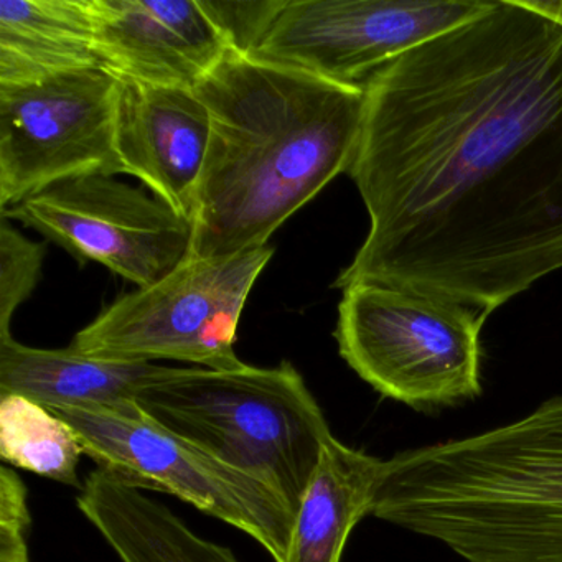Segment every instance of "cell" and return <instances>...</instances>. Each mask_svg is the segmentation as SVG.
I'll list each match as a JSON object with an SVG mask.
<instances>
[{"label":"cell","instance_id":"1","mask_svg":"<svg viewBox=\"0 0 562 562\" xmlns=\"http://www.w3.org/2000/svg\"><path fill=\"white\" fill-rule=\"evenodd\" d=\"M364 90L348 173L370 232L334 288L411 289L488 317L562 269V22L493 0Z\"/></svg>","mask_w":562,"mask_h":562},{"label":"cell","instance_id":"2","mask_svg":"<svg viewBox=\"0 0 562 562\" xmlns=\"http://www.w3.org/2000/svg\"><path fill=\"white\" fill-rule=\"evenodd\" d=\"M210 144L189 259L232 258L269 238L357 156L367 90L226 52L196 85Z\"/></svg>","mask_w":562,"mask_h":562},{"label":"cell","instance_id":"3","mask_svg":"<svg viewBox=\"0 0 562 562\" xmlns=\"http://www.w3.org/2000/svg\"><path fill=\"white\" fill-rule=\"evenodd\" d=\"M370 515L465 562H562V396L383 460Z\"/></svg>","mask_w":562,"mask_h":562},{"label":"cell","instance_id":"4","mask_svg":"<svg viewBox=\"0 0 562 562\" xmlns=\"http://www.w3.org/2000/svg\"><path fill=\"white\" fill-rule=\"evenodd\" d=\"M136 403L166 429L265 480L294 515L334 436L289 361L238 370L164 367L139 387Z\"/></svg>","mask_w":562,"mask_h":562},{"label":"cell","instance_id":"5","mask_svg":"<svg viewBox=\"0 0 562 562\" xmlns=\"http://www.w3.org/2000/svg\"><path fill=\"white\" fill-rule=\"evenodd\" d=\"M486 315L411 289H344L335 340L348 367L381 396L417 411L482 394Z\"/></svg>","mask_w":562,"mask_h":562},{"label":"cell","instance_id":"6","mask_svg":"<svg viewBox=\"0 0 562 562\" xmlns=\"http://www.w3.org/2000/svg\"><path fill=\"white\" fill-rule=\"evenodd\" d=\"M272 256L268 245L232 258L187 259L156 284L117 299L70 347L104 360L238 370L246 364L235 351L239 321Z\"/></svg>","mask_w":562,"mask_h":562},{"label":"cell","instance_id":"7","mask_svg":"<svg viewBox=\"0 0 562 562\" xmlns=\"http://www.w3.org/2000/svg\"><path fill=\"white\" fill-rule=\"evenodd\" d=\"M77 432L85 456L134 488L172 493L255 538L285 562L295 515L265 480L228 465L150 419L140 407L50 406Z\"/></svg>","mask_w":562,"mask_h":562},{"label":"cell","instance_id":"8","mask_svg":"<svg viewBox=\"0 0 562 562\" xmlns=\"http://www.w3.org/2000/svg\"><path fill=\"white\" fill-rule=\"evenodd\" d=\"M117 91L103 68L0 88V212L68 180L121 176Z\"/></svg>","mask_w":562,"mask_h":562},{"label":"cell","instance_id":"9","mask_svg":"<svg viewBox=\"0 0 562 562\" xmlns=\"http://www.w3.org/2000/svg\"><path fill=\"white\" fill-rule=\"evenodd\" d=\"M493 0H284L249 57L364 87L413 48L460 27Z\"/></svg>","mask_w":562,"mask_h":562},{"label":"cell","instance_id":"10","mask_svg":"<svg viewBox=\"0 0 562 562\" xmlns=\"http://www.w3.org/2000/svg\"><path fill=\"white\" fill-rule=\"evenodd\" d=\"M19 222L70 252L149 288L187 261L192 223L167 203L111 176L58 183L11 209Z\"/></svg>","mask_w":562,"mask_h":562},{"label":"cell","instance_id":"11","mask_svg":"<svg viewBox=\"0 0 562 562\" xmlns=\"http://www.w3.org/2000/svg\"><path fill=\"white\" fill-rule=\"evenodd\" d=\"M94 52L120 81L192 88L229 50L200 0H93Z\"/></svg>","mask_w":562,"mask_h":562},{"label":"cell","instance_id":"12","mask_svg":"<svg viewBox=\"0 0 562 562\" xmlns=\"http://www.w3.org/2000/svg\"><path fill=\"white\" fill-rule=\"evenodd\" d=\"M210 144V114L192 88L120 81L114 150L120 173L192 223Z\"/></svg>","mask_w":562,"mask_h":562},{"label":"cell","instance_id":"13","mask_svg":"<svg viewBox=\"0 0 562 562\" xmlns=\"http://www.w3.org/2000/svg\"><path fill=\"white\" fill-rule=\"evenodd\" d=\"M164 370L143 361L104 360L74 348L25 347L14 337L0 338V396L19 394L42 406H136L139 387Z\"/></svg>","mask_w":562,"mask_h":562},{"label":"cell","instance_id":"14","mask_svg":"<svg viewBox=\"0 0 562 562\" xmlns=\"http://www.w3.org/2000/svg\"><path fill=\"white\" fill-rule=\"evenodd\" d=\"M101 68L93 0H2L0 88Z\"/></svg>","mask_w":562,"mask_h":562},{"label":"cell","instance_id":"15","mask_svg":"<svg viewBox=\"0 0 562 562\" xmlns=\"http://www.w3.org/2000/svg\"><path fill=\"white\" fill-rule=\"evenodd\" d=\"M381 467L331 436L295 515L285 562H340L355 526L370 515Z\"/></svg>","mask_w":562,"mask_h":562},{"label":"cell","instance_id":"16","mask_svg":"<svg viewBox=\"0 0 562 562\" xmlns=\"http://www.w3.org/2000/svg\"><path fill=\"white\" fill-rule=\"evenodd\" d=\"M0 456L18 469L80 486L85 456L77 432L47 407L19 394L0 396Z\"/></svg>","mask_w":562,"mask_h":562},{"label":"cell","instance_id":"17","mask_svg":"<svg viewBox=\"0 0 562 562\" xmlns=\"http://www.w3.org/2000/svg\"><path fill=\"white\" fill-rule=\"evenodd\" d=\"M45 249V243L25 238L11 220H0V338L12 337V317L37 288Z\"/></svg>","mask_w":562,"mask_h":562},{"label":"cell","instance_id":"18","mask_svg":"<svg viewBox=\"0 0 562 562\" xmlns=\"http://www.w3.org/2000/svg\"><path fill=\"white\" fill-rule=\"evenodd\" d=\"M200 2L206 14L225 35L229 50L249 55L261 41L266 29L278 14L284 0H259V2L200 0Z\"/></svg>","mask_w":562,"mask_h":562},{"label":"cell","instance_id":"19","mask_svg":"<svg viewBox=\"0 0 562 562\" xmlns=\"http://www.w3.org/2000/svg\"><path fill=\"white\" fill-rule=\"evenodd\" d=\"M27 490L14 470H0V562H29Z\"/></svg>","mask_w":562,"mask_h":562},{"label":"cell","instance_id":"20","mask_svg":"<svg viewBox=\"0 0 562 562\" xmlns=\"http://www.w3.org/2000/svg\"><path fill=\"white\" fill-rule=\"evenodd\" d=\"M150 562H239L228 548L215 544L196 532L177 536Z\"/></svg>","mask_w":562,"mask_h":562}]
</instances>
